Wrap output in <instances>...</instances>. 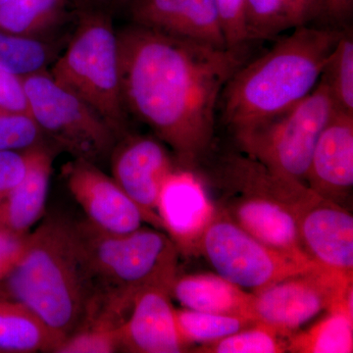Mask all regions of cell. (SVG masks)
I'll list each match as a JSON object with an SVG mask.
<instances>
[{"label": "cell", "instance_id": "1", "mask_svg": "<svg viewBox=\"0 0 353 353\" xmlns=\"http://www.w3.org/2000/svg\"><path fill=\"white\" fill-rule=\"evenodd\" d=\"M128 112L196 171L214 141L216 110L227 83L246 62L245 48H218L132 25L118 32Z\"/></svg>", "mask_w": 353, "mask_h": 353}, {"label": "cell", "instance_id": "2", "mask_svg": "<svg viewBox=\"0 0 353 353\" xmlns=\"http://www.w3.org/2000/svg\"><path fill=\"white\" fill-rule=\"evenodd\" d=\"M6 281L8 297L38 316L57 345L94 311V288L71 221L50 218L30 233L24 254Z\"/></svg>", "mask_w": 353, "mask_h": 353}, {"label": "cell", "instance_id": "3", "mask_svg": "<svg viewBox=\"0 0 353 353\" xmlns=\"http://www.w3.org/2000/svg\"><path fill=\"white\" fill-rule=\"evenodd\" d=\"M343 31L296 28L257 59L245 62L221 94L231 128L270 117L303 101L316 88Z\"/></svg>", "mask_w": 353, "mask_h": 353}, {"label": "cell", "instance_id": "4", "mask_svg": "<svg viewBox=\"0 0 353 353\" xmlns=\"http://www.w3.org/2000/svg\"><path fill=\"white\" fill-rule=\"evenodd\" d=\"M73 228L94 290V314L122 323L141 290L160 287L171 292L180 253L168 234L143 227L109 234L87 219L73 222Z\"/></svg>", "mask_w": 353, "mask_h": 353}, {"label": "cell", "instance_id": "5", "mask_svg": "<svg viewBox=\"0 0 353 353\" xmlns=\"http://www.w3.org/2000/svg\"><path fill=\"white\" fill-rule=\"evenodd\" d=\"M211 183L217 190L211 199L218 212L267 245L310 259L292 210L301 182L274 173L245 153L230 152L221 157Z\"/></svg>", "mask_w": 353, "mask_h": 353}, {"label": "cell", "instance_id": "6", "mask_svg": "<svg viewBox=\"0 0 353 353\" xmlns=\"http://www.w3.org/2000/svg\"><path fill=\"white\" fill-rule=\"evenodd\" d=\"M66 50L51 69L58 85L80 97L118 139L129 134L121 82L119 39L110 11L85 6Z\"/></svg>", "mask_w": 353, "mask_h": 353}, {"label": "cell", "instance_id": "7", "mask_svg": "<svg viewBox=\"0 0 353 353\" xmlns=\"http://www.w3.org/2000/svg\"><path fill=\"white\" fill-rule=\"evenodd\" d=\"M338 110L328 88L319 81L292 108L232 131L241 152L278 175L305 183L316 143Z\"/></svg>", "mask_w": 353, "mask_h": 353}, {"label": "cell", "instance_id": "8", "mask_svg": "<svg viewBox=\"0 0 353 353\" xmlns=\"http://www.w3.org/2000/svg\"><path fill=\"white\" fill-rule=\"evenodd\" d=\"M21 81L28 112L44 137L74 159L97 164L110 158L119 139L94 109L46 72Z\"/></svg>", "mask_w": 353, "mask_h": 353}, {"label": "cell", "instance_id": "9", "mask_svg": "<svg viewBox=\"0 0 353 353\" xmlns=\"http://www.w3.org/2000/svg\"><path fill=\"white\" fill-rule=\"evenodd\" d=\"M199 254L208 260L216 274L250 292L290 276L321 268L312 260L292 256L267 245L218 211L202 234Z\"/></svg>", "mask_w": 353, "mask_h": 353}, {"label": "cell", "instance_id": "10", "mask_svg": "<svg viewBox=\"0 0 353 353\" xmlns=\"http://www.w3.org/2000/svg\"><path fill=\"white\" fill-rule=\"evenodd\" d=\"M352 279L317 268L252 292V318L289 338L323 311L352 299Z\"/></svg>", "mask_w": 353, "mask_h": 353}, {"label": "cell", "instance_id": "11", "mask_svg": "<svg viewBox=\"0 0 353 353\" xmlns=\"http://www.w3.org/2000/svg\"><path fill=\"white\" fill-rule=\"evenodd\" d=\"M292 212L304 252L325 270L353 277V217L347 208L306 188Z\"/></svg>", "mask_w": 353, "mask_h": 353}, {"label": "cell", "instance_id": "12", "mask_svg": "<svg viewBox=\"0 0 353 353\" xmlns=\"http://www.w3.org/2000/svg\"><path fill=\"white\" fill-rule=\"evenodd\" d=\"M112 178L136 203L145 222L162 229L157 214L160 190L167 176L178 168L159 139L127 134L110 155Z\"/></svg>", "mask_w": 353, "mask_h": 353}, {"label": "cell", "instance_id": "13", "mask_svg": "<svg viewBox=\"0 0 353 353\" xmlns=\"http://www.w3.org/2000/svg\"><path fill=\"white\" fill-rule=\"evenodd\" d=\"M216 208L205 183L196 171L175 169L160 190L157 214L179 253L197 255L199 241Z\"/></svg>", "mask_w": 353, "mask_h": 353}, {"label": "cell", "instance_id": "14", "mask_svg": "<svg viewBox=\"0 0 353 353\" xmlns=\"http://www.w3.org/2000/svg\"><path fill=\"white\" fill-rule=\"evenodd\" d=\"M63 176L72 196L94 227L114 234L143 227L145 219L138 206L97 164L74 159L63 167Z\"/></svg>", "mask_w": 353, "mask_h": 353}, {"label": "cell", "instance_id": "15", "mask_svg": "<svg viewBox=\"0 0 353 353\" xmlns=\"http://www.w3.org/2000/svg\"><path fill=\"white\" fill-rule=\"evenodd\" d=\"M120 352L180 353L189 347L183 343L171 303V292L152 287L134 296L126 319L118 327Z\"/></svg>", "mask_w": 353, "mask_h": 353}, {"label": "cell", "instance_id": "16", "mask_svg": "<svg viewBox=\"0 0 353 353\" xmlns=\"http://www.w3.org/2000/svg\"><path fill=\"white\" fill-rule=\"evenodd\" d=\"M305 183L319 196L347 208L353 188V114L339 109L323 129Z\"/></svg>", "mask_w": 353, "mask_h": 353}, {"label": "cell", "instance_id": "17", "mask_svg": "<svg viewBox=\"0 0 353 353\" xmlns=\"http://www.w3.org/2000/svg\"><path fill=\"white\" fill-rule=\"evenodd\" d=\"M134 24L169 36L228 48L214 0H132Z\"/></svg>", "mask_w": 353, "mask_h": 353}, {"label": "cell", "instance_id": "18", "mask_svg": "<svg viewBox=\"0 0 353 353\" xmlns=\"http://www.w3.org/2000/svg\"><path fill=\"white\" fill-rule=\"evenodd\" d=\"M26 153L24 176L0 203V227L18 234H30L43 216L52 172L53 152L44 143Z\"/></svg>", "mask_w": 353, "mask_h": 353}, {"label": "cell", "instance_id": "19", "mask_svg": "<svg viewBox=\"0 0 353 353\" xmlns=\"http://www.w3.org/2000/svg\"><path fill=\"white\" fill-rule=\"evenodd\" d=\"M171 296L183 308L202 312L238 315L252 320V292L236 287L218 274L176 276Z\"/></svg>", "mask_w": 353, "mask_h": 353}, {"label": "cell", "instance_id": "20", "mask_svg": "<svg viewBox=\"0 0 353 353\" xmlns=\"http://www.w3.org/2000/svg\"><path fill=\"white\" fill-rule=\"evenodd\" d=\"M250 41L270 39L325 15L324 0H245Z\"/></svg>", "mask_w": 353, "mask_h": 353}, {"label": "cell", "instance_id": "21", "mask_svg": "<svg viewBox=\"0 0 353 353\" xmlns=\"http://www.w3.org/2000/svg\"><path fill=\"white\" fill-rule=\"evenodd\" d=\"M57 341L24 304L0 297V352H53Z\"/></svg>", "mask_w": 353, "mask_h": 353}, {"label": "cell", "instance_id": "22", "mask_svg": "<svg viewBox=\"0 0 353 353\" xmlns=\"http://www.w3.org/2000/svg\"><path fill=\"white\" fill-rule=\"evenodd\" d=\"M352 299L327 311V315L305 331L288 338L287 352L352 353Z\"/></svg>", "mask_w": 353, "mask_h": 353}, {"label": "cell", "instance_id": "23", "mask_svg": "<svg viewBox=\"0 0 353 353\" xmlns=\"http://www.w3.org/2000/svg\"><path fill=\"white\" fill-rule=\"evenodd\" d=\"M73 0H8L0 6V32L37 37L57 26Z\"/></svg>", "mask_w": 353, "mask_h": 353}, {"label": "cell", "instance_id": "24", "mask_svg": "<svg viewBox=\"0 0 353 353\" xmlns=\"http://www.w3.org/2000/svg\"><path fill=\"white\" fill-rule=\"evenodd\" d=\"M54 50L37 37L0 32V70L22 79L46 72Z\"/></svg>", "mask_w": 353, "mask_h": 353}, {"label": "cell", "instance_id": "25", "mask_svg": "<svg viewBox=\"0 0 353 353\" xmlns=\"http://www.w3.org/2000/svg\"><path fill=\"white\" fill-rule=\"evenodd\" d=\"M175 319L179 334L189 348L192 345L215 343L255 324L243 316L202 312L187 308L175 309Z\"/></svg>", "mask_w": 353, "mask_h": 353}, {"label": "cell", "instance_id": "26", "mask_svg": "<svg viewBox=\"0 0 353 353\" xmlns=\"http://www.w3.org/2000/svg\"><path fill=\"white\" fill-rule=\"evenodd\" d=\"M320 82L328 88L341 111L353 114V39L352 31L343 32L323 70Z\"/></svg>", "mask_w": 353, "mask_h": 353}, {"label": "cell", "instance_id": "27", "mask_svg": "<svg viewBox=\"0 0 353 353\" xmlns=\"http://www.w3.org/2000/svg\"><path fill=\"white\" fill-rule=\"evenodd\" d=\"M288 339L260 323L241 330L215 343L199 345V353H283L287 352Z\"/></svg>", "mask_w": 353, "mask_h": 353}, {"label": "cell", "instance_id": "28", "mask_svg": "<svg viewBox=\"0 0 353 353\" xmlns=\"http://www.w3.org/2000/svg\"><path fill=\"white\" fill-rule=\"evenodd\" d=\"M112 320H90L55 348L57 353H112L120 352L118 327Z\"/></svg>", "mask_w": 353, "mask_h": 353}, {"label": "cell", "instance_id": "29", "mask_svg": "<svg viewBox=\"0 0 353 353\" xmlns=\"http://www.w3.org/2000/svg\"><path fill=\"white\" fill-rule=\"evenodd\" d=\"M44 134L29 113L0 105V152H23L43 145Z\"/></svg>", "mask_w": 353, "mask_h": 353}, {"label": "cell", "instance_id": "30", "mask_svg": "<svg viewBox=\"0 0 353 353\" xmlns=\"http://www.w3.org/2000/svg\"><path fill=\"white\" fill-rule=\"evenodd\" d=\"M214 3L227 48H245L250 41L245 0H214Z\"/></svg>", "mask_w": 353, "mask_h": 353}, {"label": "cell", "instance_id": "31", "mask_svg": "<svg viewBox=\"0 0 353 353\" xmlns=\"http://www.w3.org/2000/svg\"><path fill=\"white\" fill-rule=\"evenodd\" d=\"M27 153L0 152V203L10 194L25 175Z\"/></svg>", "mask_w": 353, "mask_h": 353}, {"label": "cell", "instance_id": "32", "mask_svg": "<svg viewBox=\"0 0 353 353\" xmlns=\"http://www.w3.org/2000/svg\"><path fill=\"white\" fill-rule=\"evenodd\" d=\"M28 236L0 227V282L6 280L24 254Z\"/></svg>", "mask_w": 353, "mask_h": 353}, {"label": "cell", "instance_id": "33", "mask_svg": "<svg viewBox=\"0 0 353 353\" xmlns=\"http://www.w3.org/2000/svg\"><path fill=\"white\" fill-rule=\"evenodd\" d=\"M0 105L19 112H28L22 81L0 70Z\"/></svg>", "mask_w": 353, "mask_h": 353}, {"label": "cell", "instance_id": "34", "mask_svg": "<svg viewBox=\"0 0 353 353\" xmlns=\"http://www.w3.org/2000/svg\"><path fill=\"white\" fill-rule=\"evenodd\" d=\"M325 15L338 23L347 22L352 15L353 0H324Z\"/></svg>", "mask_w": 353, "mask_h": 353}, {"label": "cell", "instance_id": "35", "mask_svg": "<svg viewBox=\"0 0 353 353\" xmlns=\"http://www.w3.org/2000/svg\"><path fill=\"white\" fill-rule=\"evenodd\" d=\"M73 1L83 3V6L99 7L111 12V10L116 7L125 6L128 8L132 0H73Z\"/></svg>", "mask_w": 353, "mask_h": 353}, {"label": "cell", "instance_id": "36", "mask_svg": "<svg viewBox=\"0 0 353 353\" xmlns=\"http://www.w3.org/2000/svg\"><path fill=\"white\" fill-rule=\"evenodd\" d=\"M6 1H8V0H0V6H1V4L6 3Z\"/></svg>", "mask_w": 353, "mask_h": 353}]
</instances>
